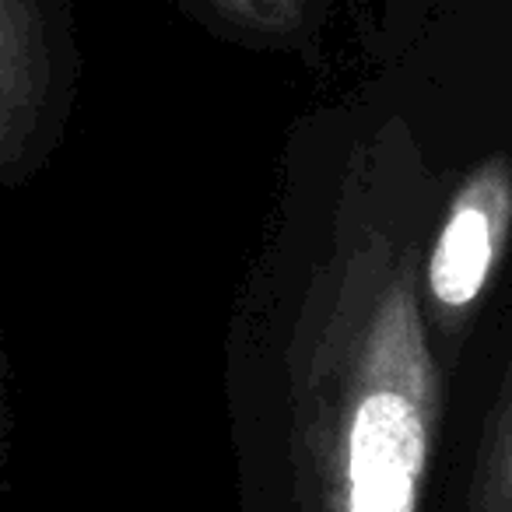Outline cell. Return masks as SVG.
Masks as SVG:
<instances>
[{"label": "cell", "mask_w": 512, "mask_h": 512, "mask_svg": "<svg viewBox=\"0 0 512 512\" xmlns=\"http://www.w3.org/2000/svg\"><path fill=\"white\" fill-rule=\"evenodd\" d=\"M78 78L64 0H0V183L53 148Z\"/></svg>", "instance_id": "obj_2"}, {"label": "cell", "mask_w": 512, "mask_h": 512, "mask_svg": "<svg viewBox=\"0 0 512 512\" xmlns=\"http://www.w3.org/2000/svg\"><path fill=\"white\" fill-rule=\"evenodd\" d=\"M512 225V169L488 162L456 190L421 260V302L435 327L453 330L484 295Z\"/></svg>", "instance_id": "obj_3"}, {"label": "cell", "mask_w": 512, "mask_h": 512, "mask_svg": "<svg viewBox=\"0 0 512 512\" xmlns=\"http://www.w3.org/2000/svg\"><path fill=\"white\" fill-rule=\"evenodd\" d=\"M481 495V509L512 512V404L505 407L502 421L491 435L488 463L481 474Z\"/></svg>", "instance_id": "obj_5"}, {"label": "cell", "mask_w": 512, "mask_h": 512, "mask_svg": "<svg viewBox=\"0 0 512 512\" xmlns=\"http://www.w3.org/2000/svg\"><path fill=\"white\" fill-rule=\"evenodd\" d=\"M351 148L267 256L232 355L246 512H421L439 428L407 204Z\"/></svg>", "instance_id": "obj_1"}, {"label": "cell", "mask_w": 512, "mask_h": 512, "mask_svg": "<svg viewBox=\"0 0 512 512\" xmlns=\"http://www.w3.org/2000/svg\"><path fill=\"white\" fill-rule=\"evenodd\" d=\"M4 379H8V362L0 351V481H4V453H8V393H4Z\"/></svg>", "instance_id": "obj_6"}, {"label": "cell", "mask_w": 512, "mask_h": 512, "mask_svg": "<svg viewBox=\"0 0 512 512\" xmlns=\"http://www.w3.org/2000/svg\"><path fill=\"white\" fill-rule=\"evenodd\" d=\"M193 4L225 18L232 29L281 43L288 32H309L313 11H320L323 0H193Z\"/></svg>", "instance_id": "obj_4"}]
</instances>
